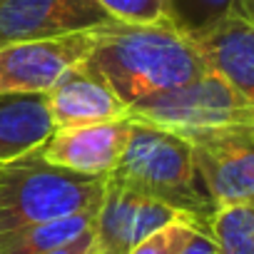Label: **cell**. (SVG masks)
Masks as SVG:
<instances>
[{
  "label": "cell",
  "instance_id": "obj_11",
  "mask_svg": "<svg viewBox=\"0 0 254 254\" xmlns=\"http://www.w3.org/2000/svg\"><path fill=\"white\" fill-rule=\"evenodd\" d=\"M192 40L207 70L254 105V23L232 13Z\"/></svg>",
  "mask_w": 254,
  "mask_h": 254
},
{
  "label": "cell",
  "instance_id": "obj_1",
  "mask_svg": "<svg viewBox=\"0 0 254 254\" xmlns=\"http://www.w3.org/2000/svg\"><path fill=\"white\" fill-rule=\"evenodd\" d=\"M87 63L127 110L209 72L192 35L175 23L127 25L112 20L92 33Z\"/></svg>",
  "mask_w": 254,
  "mask_h": 254
},
{
  "label": "cell",
  "instance_id": "obj_16",
  "mask_svg": "<svg viewBox=\"0 0 254 254\" xmlns=\"http://www.w3.org/2000/svg\"><path fill=\"white\" fill-rule=\"evenodd\" d=\"M102 10L127 25H157L172 23L170 0H97Z\"/></svg>",
  "mask_w": 254,
  "mask_h": 254
},
{
  "label": "cell",
  "instance_id": "obj_14",
  "mask_svg": "<svg viewBox=\"0 0 254 254\" xmlns=\"http://www.w3.org/2000/svg\"><path fill=\"white\" fill-rule=\"evenodd\" d=\"M207 232L217 244V254H254V204L214 209Z\"/></svg>",
  "mask_w": 254,
  "mask_h": 254
},
{
  "label": "cell",
  "instance_id": "obj_15",
  "mask_svg": "<svg viewBox=\"0 0 254 254\" xmlns=\"http://www.w3.org/2000/svg\"><path fill=\"white\" fill-rule=\"evenodd\" d=\"M237 3L239 0H170L172 23L182 33L197 35L217 20L232 15L237 10Z\"/></svg>",
  "mask_w": 254,
  "mask_h": 254
},
{
  "label": "cell",
  "instance_id": "obj_12",
  "mask_svg": "<svg viewBox=\"0 0 254 254\" xmlns=\"http://www.w3.org/2000/svg\"><path fill=\"white\" fill-rule=\"evenodd\" d=\"M53 132L45 92H0V165L40 150Z\"/></svg>",
  "mask_w": 254,
  "mask_h": 254
},
{
  "label": "cell",
  "instance_id": "obj_7",
  "mask_svg": "<svg viewBox=\"0 0 254 254\" xmlns=\"http://www.w3.org/2000/svg\"><path fill=\"white\" fill-rule=\"evenodd\" d=\"M92 33L3 45L0 92H48L72 65L90 55Z\"/></svg>",
  "mask_w": 254,
  "mask_h": 254
},
{
  "label": "cell",
  "instance_id": "obj_18",
  "mask_svg": "<svg viewBox=\"0 0 254 254\" xmlns=\"http://www.w3.org/2000/svg\"><path fill=\"white\" fill-rule=\"evenodd\" d=\"M180 254H217V244L207 229H194L190 242L182 247Z\"/></svg>",
  "mask_w": 254,
  "mask_h": 254
},
{
  "label": "cell",
  "instance_id": "obj_10",
  "mask_svg": "<svg viewBox=\"0 0 254 254\" xmlns=\"http://www.w3.org/2000/svg\"><path fill=\"white\" fill-rule=\"evenodd\" d=\"M45 95L55 130L127 120V105L87 63V58L72 65Z\"/></svg>",
  "mask_w": 254,
  "mask_h": 254
},
{
  "label": "cell",
  "instance_id": "obj_5",
  "mask_svg": "<svg viewBox=\"0 0 254 254\" xmlns=\"http://www.w3.org/2000/svg\"><path fill=\"white\" fill-rule=\"evenodd\" d=\"M192 145L197 175L214 209L254 204V127L182 135Z\"/></svg>",
  "mask_w": 254,
  "mask_h": 254
},
{
  "label": "cell",
  "instance_id": "obj_6",
  "mask_svg": "<svg viewBox=\"0 0 254 254\" xmlns=\"http://www.w3.org/2000/svg\"><path fill=\"white\" fill-rule=\"evenodd\" d=\"M110 23L97 0H0V48L92 33Z\"/></svg>",
  "mask_w": 254,
  "mask_h": 254
},
{
  "label": "cell",
  "instance_id": "obj_9",
  "mask_svg": "<svg viewBox=\"0 0 254 254\" xmlns=\"http://www.w3.org/2000/svg\"><path fill=\"white\" fill-rule=\"evenodd\" d=\"M130 130H132L130 117L117 122L55 130L40 147V155L48 162L70 170L75 175L107 180L125 152Z\"/></svg>",
  "mask_w": 254,
  "mask_h": 254
},
{
  "label": "cell",
  "instance_id": "obj_2",
  "mask_svg": "<svg viewBox=\"0 0 254 254\" xmlns=\"http://www.w3.org/2000/svg\"><path fill=\"white\" fill-rule=\"evenodd\" d=\"M110 182L162 202L185 219L207 229L214 204L207 197L194 167L192 145L165 127L132 120L125 152L107 177Z\"/></svg>",
  "mask_w": 254,
  "mask_h": 254
},
{
  "label": "cell",
  "instance_id": "obj_8",
  "mask_svg": "<svg viewBox=\"0 0 254 254\" xmlns=\"http://www.w3.org/2000/svg\"><path fill=\"white\" fill-rule=\"evenodd\" d=\"M185 219L162 202L135 194L110 180H105L102 202L95 214L92 239L97 254H130L145 237L160 227ZM190 222V219H187Z\"/></svg>",
  "mask_w": 254,
  "mask_h": 254
},
{
  "label": "cell",
  "instance_id": "obj_4",
  "mask_svg": "<svg viewBox=\"0 0 254 254\" xmlns=\"http://www.w3.org/2000/svg\"><path fill=\"white\" fill-rule=\"evenodd\" d=\"M127 117L165 127L177 135H192L227 127H254V105L222 77L207 72L177 90L132 105Z\"/></svg>",
  "mask_w": 254,
  "mask_h": 254
},
{
  "label": "cell",
  "instance_id": "obj_17",
  "mask_svg": "<svg viewBox=\"0 0 254 254\" xmlns=\"http://www.w3.org/2000/svg\"><path fill=\"white\" fill-rule=\"evenodd\" d=\"M194 229H202V227H197L194 222H187V219H175V222L160 227L157 232H152L150 237H145L130 254H180L182 247L194 234Z\"/></svg>",
  "mask_w": 254,
  "mask_h": 254
},
{
  "label": "cell",
  "instance_id": "obj_13",
  "mask_svg": "<svg viewBox=\"0 0 254 254\" xmlns=\"http://www.w3.org/2000/svg\"><path fill=\"white\" fill-rule=\"evenodd\" d=\"M95 214L97 212H82L3 232L0 234V254H48L92 232Z\"/></svg>",
  "mask_w": 254,
  "mask_h": 254
},
{
  "label": "cell",
  "instance_id": "obj_20",
  "mask_svg": "<svg viewBox=\"0 0 254 254\" xmlns=\"http://www.w3.org/2000/svg\"><path fill=\"white\" fill-rule=\"evenodd\" d=\"M234 13L254 23V0H239V3H237V10H234Z\"/></svg>",
  "mask_w": 254,
  "mask_h": 254
},
{
  "label": "cell",
  "instance_id": "obj_19",
  "mask_svg": "<svg viewBox=\"0 0 254 254\" xmlns=\"http://www.w3.org/2000/svg\"><path fill=\"white\" fill-rule=\"evenodd\" d=\"M92 244H95L92 232H87V234H82L80 239H75V242H70V244H65V247H58V249H53V252H48V254H87V252L92 249Z\"/></svg>",
  "mask_w": 254,
  "mask_h": 254
},
{
  "label": "cell",
  "instance_id": "obj_21",
  "mask_svg": "<svg viewBox=\"0 0 254 254\" xmlns=\"http://www.w3.org/2000/svg\"><path fill=\"white\" fill-rule=\"evenodd\" d=\"M87 254H97V252H95V244H92V249H90V252H87Z\"/></svg>",
  "mask_w": 254,
  "mask_h": 254
},
{
  "label": "cell",
  "instance_id": "obj_3",
  "mask_svg": "<svg viewBox=\"0 0 254 254\" xmlns=\"http://www.w3.org/2000/svg\"><path fill=\"white\" fill-rule=\"evenodd\" d=\"M105 180L48 162L40 150L0 165V234L70 214L97 212Z\"/></svg>",
  "mask_w": 254,
  "mask_h": 254
}]
</instances>
